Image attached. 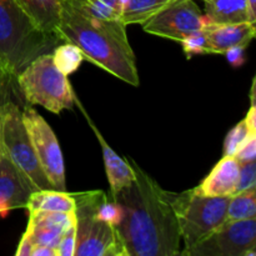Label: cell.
Instances as JSON below:
<instances>
[{
  "instance_id": "f546056e",
  "label": "cell",
  "mask_w": 256,
  "mask_h": 256,
  "mask_svg": "<svg viewBox=\"0 0 256 256\" xmlns=\"http://www.w3.org/2000/svg\"><path fill=\"white\" fill-rule=\"evenodd\" d=\"M248 129L250 132L256 134V105L255 102H250V108L246 112V116L244 119Z\"/></svg>"
},
{
  "instance_id": "4316f807",
  "label": "cell",
  "mask_w": 256,
  "mask_h": 256,
  "mask_svg": "<svg viewBox=\"0 0 256 256\" xmlns=\"http://www.w3.org/2000/svg\"><path fill=\"white\" fill-rule=\"evenodd\" d=\"M75 234H76V225L68 230L60 239L56 245V256H75Z\"/></svg>"
},
{
  "instance_id": "cb8c5ba5",
  "label": "cell",
  "mask_w": 256,
  "mask_h": 256,
  "mask_svg": "<svg viewBox=\"0 0 256 256\" xmlns=\"http://www.w3.org/2000/svg\"><path fill=\"white\" fill-rule=\"evenodd\" d=\"M256 188V162H240L236 192Z\"/></svg>"
},
{
  "instance_id": "8fae6325",
  "label": "cell",
  "mask_w": 256,
  "mask_h": 256,
  "mask_svg": "<svg viewBox=\"0 0 256 256\" xmlns=\"http://www.w3.org/2000/svg\"><path fill=\"white\" fill-rule=\"evenodd\" d=\"M38 190L26 175L8 158L0 142V216L26 205L32 192Z\"/></svg>"
},
{
  "instance_id": "603a6c76",
  "label": "cell",
  "mask_w": 256,
  "mask_h": 256,
  "mask_svg": "<svg viewBox=\"0 0 256 256\" xmlns=\"http://www.w3.org/2000/svg\"><path fill=\"white\" fill-rule=\"evenodd\" d=\"M180 42H182V50H184L188 59H190L194 55L208 54V48L209 46H208L206 28L196 32H192V34L182 39Z\"/></svg>"
},
{
  "instance_id": "7402d4cb",
  "label": "cell",
  "mask_w": 256,
  "mask_h": 256,
  "mask_svg": "<svg viewBox=\"0 0 256 256\" xmlns=\"http://www.w3.org/2000/svg\"><path fill=\"white\" fill-rule=\"evenodd\" d=\"M250 134H254V132H249L244 120L238 122V124L228 132L226 138H225L224 155L234 156L235 152H238V149L242 146V142L248 139V136H249Z\"/></svg>"
},
{
  "instance_id": "277c9868",
  "label": "cell",
  "mask_w": 256,
  "mask_h": 256,
  "mask_svg": "<svg viewBox=\"0 0 256 256\" xmlns=\"http://www.w3.org/2000/svg\"><path fill=\"white\" fill-rule=\"evenodd\" d=\"M102 192V190L72 192L76 204L75 256H128L118 226L105 219L99 210Z\"/></svg>"
},
{
  "instance_id": "7c38bea8",
  "label": "cell",
  "mask_w": 256,
  "mask_h": 256,
  "mask_svg": "<svg viewBox=\"0 0 256 256\" xmlns=\"http://www.w3.org/2000/svg\"><path fill=\"white\" fill-rule=\"evenodd\" d=\"M75 225V212H29L28 226L24 234L29 238L32 246L56 248L62 235Z\"/></svg>"
},
{
  "instance_id": "7a4b0ae2",
  "label": "cell",
  "mask_w": 256,
  "mask_h": 256,
  "mask_svg": "<svg viewBox=\"0 0 256 256\" xmlns=\"http://www.w3.org/2000/svg\"><path fill=\"white\" fill-rule=\"evenodd\" d=\"M55 35L60 42L79 48L88 62L132 86H139L136 59L122 20L99 19L78 0H62Z\"/></svg>"
},
{
  "instance_id": "52a82bcc",
  "label": "cell",
  "mask_w": 256,
  "mask_h": 256,
  "mask_svg": "<svg viewBox=\"0 0 256 256\" xmlns=\"http://www.w3.org/2000/svg\"><path fill=\"white\" fill-rule=\"evenodd\" d=\"M0 142L5 154L38 190L52 189L36 159L20 108L9 102L0 109Z\"/></svg>"
},
{
  "instance_id": "d6986e66",
  "label": "cell",
  "mask_w": 256,
  "mask_h": 256,
  "mask_svg": "<svg viewBox=\"0 0 256 256\" xmlns=\"http://www.w3.org/2000/svg\"><path fill=\"white\" fill-rule=\"evenodd\" d=\"M172 2L174 0H126L122 8V22L125 26L132 24L142 25Z\"/></svg>"
},
{
  "instance_id": "d4e9b609",
  "label": "cell",
  "mask_w": 256,
  "mask_h": 256,
  "mask_svg": "<svg viewBox=\"0 0 256 256\" xmlns=\"http://www.w3.org/2000/svg\"><path fill=\"white\" fill-rule=\"evenodd\" d=\"M239 162H249L256 160V134H250L234 155Z\"/></svg>"
},
{
  "instance_id": "ba28073f",
  "label": "cell",
  "mask_w": 256,
  "mask_h": 256,
  "mask_svg": "<svg viewBox=\"0 0 256 256\" xmlns=\"http://www.w3.org/2000/svg\"><path fill=\"white\" fill-rule=\"evenodd\" d=\"M22 115L42 172L52 189L66 192L64 158L56 135L46 120L32 105H25Z\"/></svg>"
},
{
  "instance_id": "30bf717a",
  "label": "cell",
  "mask_w": 256,
  "mask_h": 256,
  "mask_svg": "<svg viewBox=\"0 0 256 256\" xmlns=\"http://www.w3.org/2000/svg\"><path fill=\"white\" fill-rule=\"evenodd\" d=\"M208 25L206 16L194 0H174L142 24V29L155 36L180 42Z\"/></svg>"
},
{
  "instance_id": "4dcf8cb0",
  "label": "cell",
  "mask_w": 256,
  "mask_h": 256,
  "mask_svg": "<svg viewBox=\"0 0 256 256\" xmlns=\"http://www.w3.org/2000/svg\"><path fill=\"white\" fill-rule=\"evenodd\" d=\"M32 256H56L55 248L49 246H34L32 250Z\"/></svg>"
},
{
  "instance_id": "3957f363",
  "label": "cell",
  "mask_w": 256,
  "mask_h": 256,
  "mask_svg": "<svg viewBox=\"0 0 256 256\" xmlns=\"http://www.w3.org/2000/svg\"><path fill=\"white\" fill-rule=\"evenodd\" d=\"M60 42L42 32L15 0H0V66L16 79L35 58L52 52Z\"/></svg>"
},
{
  "instance_id": "83f0119b",
  "label": "cell",
  "mask_w": 256,
  "mask_h": 256,
  "mask_svg": "<svg viewBox=\"0 0 256 256\" xmlns=\"http://www.w3.org/2000/svg\"><path fill=\"white\" fill-rule=\"evenodd\" d=\"M246 48L242 46H238V48H232V49L228 50L224 55H226L228 60H229L230 64L232 66H242L245 62V56H244V50Z\"/></svg>"
},
{
  "instance_id": "44dd1931",
  "label": "cell",
  "mask_w": 256,
  "mask_h": 256,
  "mask_svg": "<svg viewBox=\"0 0 256 256\" xmlns=\"http://www.w3.org/2000/svg\"><path fill=\"white\" fill-rule=\"evenodd\" d=\"M52 56L55 66L66 76L76 72L82 62L85 60L82 50L72 42H66L55 46L52 52Z\"/></svg>"
},
{
  "instance_id": "f1b7e54d",
  "label": "cell",
  "mask_w": 256,
  "mask_h": 256,
  "mask_svg": "<svg viewBox=\"0 0 256 256\" xmlns=\"http://www.w3.org/2000/svg\"><path fill=\"white\" fill-rule=\"evenodd\" d=\"M32 248L34 246H32L29 238L25 234H22L19 245H18L16 250H15V256H32Z\"/></svg>"
},
{
  "instance_id": "484cf974",
  "label": "cell",
  "mask_w": 256,
  "mask_h": 256,
  "mask_svg": "<svg viewBox=\"0 0 256 256\" xmlns=\"http://www.w3.org/2000/svg\"><path fill=\"white\" fill-rule=\"evenodd\" d=\"M16 82L15 78L8 74L2 66H0V109L4 106L6 102H14L12 96V85Z\"/></svg>"
},
{
  "instance_id": "5b68a950",
  "label": "cell",
  "mask_w": 256,
  "mask_h": 256,
  "mask_svg": "<svg viewBox=\"0 0 256 256\" xmlns=\"http://www.w3.org/2000/svg\"><path fill=\"white\" fill-rule=\"evenodd\" d=\"M15 80L29 105H40L54 114L74 106L75 92L69 78L55 66L52 52L35 58Z\"/></svg>"
},
{
  "instance_id": "9c48e42d",
  "label": "cell",
  "mask_w": 256,
  "mask_h": 256,
  "mask_svg": "<svg viewBox=\"0 0 256 256\" xmlns=\"http://www.w3.org/2000/svg\"><path fill=\"white\" fill-rule=\"evenodd\" d=\"M256 219L234 220L220 225L214 232L182 256H256Z\"/></svg>"
},
{
  "instance_id": "9a60e30c",
  "label": "cell",
  "mask_w": 256,
  "mask_h": 256,
  "mask_svg": "<svg viewBox=\"0 0 256 256\" xmlns=\"http://www.w3.org/2000/svg\"><path fill=\"white\" fill-rule=\"evenodd\" d=\"M239 170L240 162L236 158L222 155V160L195 190L206 196H232L236 192Z\"/></svg>"
},
{
  "instance_id": "4fadbf2b",
  "label": "cell",
  "mask_w": 256,
  "mask_h": 256,
  "mask_svg": "<svg viewBox=\"0 0 256 256\" xmlns=\"http://www.w3.org/2000/svg\"><path fill=\"white\" fill-rule=\"evenodd\" d=\"M74 102H76L79 109L82 110L85 119H86V122H89L92 130L94 132L100 146H102V160H104L105 165V172H106L108 182H109L110 185V196H115L120 190L125 189V188H128L132 182L134 172H132V165H130V162L129 160L122 159L119 154H116V152L112 150V148L110 146L109 142L104 139V136H102L100 130L96 128V125L94 124V122L90 119L89 114L85 112V109L82 108V104L80 102V100L78 99L76 95L74 96Z\"/></svg>"
},
{
  "instance_id": "ac0fdd59",
  "label": "cell",
  "mask_w": 256,
  "mask_h": 256,
  "mask_svg": "<svg viewBox=\"0 0 256 256\" xmlns=\"http://www.w3.org/2000/svg\"><path fill=\"white\" fill-rule=\"evenodd\" d=\"M209 24L249 22L246 0H202Z\"/></svg>"
},
{
  "instance_id": "2e32d148",
  "label": "cell",
  "mask_w": 256,
  "mask_h": 256,
  "mask_svg": "<svg viewBox=\"0 0 256 256\" xmlns=\"http://www.w3.org/2000/svg\"><path fill=\"white\" fill-rule=\"evenodd\" d=\"M15 2L38 29L55 35L60 20L62 0H15Z\"/></svg>"
},
{
  "instance_id": "8992f818",
  "label": "cell",
  "mask_w": 256,
  "mask_h": 256,
  "mask_svg": "<svg viewBox=\"0 0 256 256\" xmlns=\"http://www.w3.org/2000/svg\"><path fill=\"white\" fill-rule=\"evenodd\" d=\"M230 196H206L194 189L175 194V210L185 250L209 236L226 222Z\"/></svg>"
},
{
  "instance_id": "1f68e13d",
  "label": "cell",
  "mask_w": 256,
  "mask_h": 256,
  "mask_svg": "<svg viewBox=\"0 0 256 256\" xmlns=\"http://www.w3.org/2000/svg\"><path fill=\"white\" fill-rule=\"evenodd\" d=\"M246 9L249 22L256 25V0H246Z\"/></svg>"
},
{
  "instance_id": "6da1fadb",
  "label": "cell",
  "mask_w": 256,
  "mask_h": 256,
  "mask_svg": "<svg viewBox=\"0 0 256 256\" xmlns=\"http://www.w3.org/2000/svg\"><path fill=\"white\" fill-rule=\"evenodd\" d=\"M132 182L112 196L122 210L118 224L128 256H176L180 254L179 222L175 192L162 189L134 160Z\"/></svg>"
},
{
  "instance_id": "ffe728a7",
  "label": "cell",
  "mask_w": 256,
  "mask_h": 256,
  "mask_svg": "<svg viewBox=\"0 0 256 256\" xmlns=\"http://www.w3.org/2000/svg\"><path fill=\"white\" fill-rule=\"evenodd\" d=\"M256 219V188L235 192L228 204L226 220Z\"/></svg>"
},
{
  "instance_id": "d6a6232c",
  "label": "cell",
  "mask_w": 256,
  "mask_h": 256,
  "mask_svg": "<svg viewBox=\"0 0 256 256\" xmlns=\"http://www.w3.org/2000/svg\"></svg>"
},
{
  "instance_id": "5bb4252c",
  "label": "cell",
  "mask_w": 256,
  "mask_h": 256,
  "mask_svg": "<svg viewBox=\"0 0 256 256\" xmlns=\"http://www.w3.org/2000/svg\"><path fill=\"white\" fill-rule=\"evenodd\" d=\"M255 24H209L206 26L208 54L224 55L232 48H248L255 38Z\"/></svg>"
},
{
  "instance_id": "e0dca14e",
  "label": "cell",
  "mask_w": 256,
  "mask_h": 256,
  "mask_svg": "<svg viewBox=\"0 0 256 256\" xmlns=\"http://www.w3.org/2000/svg\"><path fill=\"white\" fill-rule=\"evenodd\" d=\"M75 199L72 192H59L55 189H39L30 194L25 209L28 212H75Z\"/></svg>"
}]
</instances>
